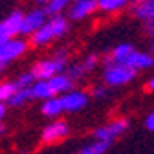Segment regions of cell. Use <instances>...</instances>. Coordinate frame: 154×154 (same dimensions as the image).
Instances as JSON below:
<instances>
[{"label": "cell", "mask_w": 154, "mask_h": 154, "mask_svg": "<svg viewBox=\"0 0 154 154\" xmlns=\"http://www.w3.org/2000/svg\"><path fill=\"white\" fill-rule=\"evenodd\" d=\"M31 99V94H29V88H17L13 92V95L8 99V105L9 106H22L24 103H28Z\"/></svg>", "instance_id": "obj_18"}, {"label": "cell", "mask_w": 154, "mask_h": 154, "mask_svg": "<svg viewBox=\"0 0 154 154\" xmlns=\"http://www.w3.org/2000/svg\"><path fill=\"white\" fill-rule=\"evenodd\" d=\"M130 0H97V9L105 13H116L128 6Z\"/></svg>", "instance_id": "obj_17"}, {"label": "cell", "mask_w": 154, "mask_h": 154, "mask_svg": "<svg viewBox=\"0 0 154 154\" xmlns=\"http://www.w3.org/2000/svg\"><path fill=\"white\" fill-rule=\"evenodd\" d=\"M70 2H79V0H70Z\"/></svg>", "instance_id": "obj_34"}, {"label": "cell", "mask_w": 154, "mask_h": 154, "mask_svg": "<svg viewBox=\"0 0 154 154\" xmlns=\"http://www.w3.org/2000/svg\"><path fill=\"white\" fill-rule=\"evenodd\" d=\"M35 81H37V79H35V75H33L31 70H29V72H26V73H20V75H18V79H17L15 83H17L18 88H29Z\"/></svg>", "instance_id": "obj_24"}, {"label": "cell", "mask_w": 154, "mask_h": 154, "mask_svg": "<svg viewBox=\"0 0 154 154\" xmlns=\"http://www.w3.org/2000/svg\"><path fill=\"white\" fill-rule=\"evenodd\" d=\"M147 24V31L150 33V31H154V8H152V13H150V18L145 22Z\"/></svg>", "instance_id": "obj_28"}, {"label": "cell", "mask_w": 154, "mask_h": 154, "mask_svg": "<svg viewBox=\"0 0 154 154\" xmlns=\"http://www.w3.org/2000/svg\"><path fill=\"white\" fill-rule=\"evenodd\" d=\"M66 31H68V18L64 15L50 17V18H46V22L29 37L31 46H35V48L48 46L50 42H53L57 38H61L63 35H66Z\"/></svg>", "instance_id": "obj_1"}, {"label": "cell", "mask_w": 154, "mask_h": 154, "mask_svg": "<svg viewBox=\"0 0 154 154\" xmlns=\"http://www.w3.org/2000/svg\"><path fill=\"white\" fill-rule=\"evenodd\" d=\"M46 11L44 8H35L28 13H24V18H22V26H20V35H33L38 28H41L44 22H46Z\"/></svg>", "instance_id": "obj_7"}, {"label": "cell", "mask_w": 154, "mask_h": 154, "mask_svg": "<svg viewBox=\"0 0 154 154\" xmlns=\"http://www.w3.org/2000/svg\"><path fill=\"white\" fill-rule=\"evenodd\" d=\"M22 18H24V13L22 11H18V9H15V11H11L4 20H2V24H4V28L8 29V33L11 35V37H17V35H20V26H22Z\"/></svg>", "instance_id": "obj_12"}, {"label": "cell", "mask_w": 154, "mask_h": 154, "mask_svg": "<svg viewBox=\"0 0 154 154\" xmlns=\"http://www.w3.org/2000/svg\"><path fill=\"white\" fill-rule=\"evenodd\" d=\"M48 85H50V90L53 95H63L66 92H70L73 88V81L70 79V77L63 72V73H57L53 77H50V79H46Z\"/></svg>", "instance_id": "obj_11"}, {"label": "cell", "mask_w": 154, "mask_h": 154, "mask_svg": "<svg viewBox=\"0 0 154 154\" xmlns=\"http://www.w3.org/2000/svg\"><path fill=\"white\" fill-rule=\"evenodd\" d=\"M64 73L70 77V79L75 83V81H79V79H83V77H86L88 73L85 72V68L81 66V63H75V64H70V66H66V70H64Z\"/></svg>", "instance_id": "obj_21"}, {"label": "cell", "mask_w": 154, "mask_h": 154, "mask_svg": "<svg viewBox=\"0 0 154 154\" xmlns=\"http://www.w3.org/2000/svg\"><path fill=\"white\" fill-rule=\"evenodd\" d=\"M26 50H28V42L24 38H18V37L8 38L6 42L0 44V66H6V64L13 63L20 55H24Z\"/></svg>", "instance_id": "obj_5"}, {"label": "cell", "mask_w": 154, "mask_h": 154, "mask_svg": "<svg viewBox=\"0 0 154 154\" xmlns=\"http://www.w3.org/2000/svg\"><path fill=\"white\" fill-rule=\"evenodd\" d=\"M145 127H147L150 132H154V110L147 116V118H145Z\"/></svg>", "instance_id": "obj_26"}, {"label": "cell", "mask_w": 154, "mask_h": 154, "mask_svg": "<svg viewBox=\"0 0 154 154\" xmlns=\"http://www.w3.org/2000/svg\"><path fill=\"white\" fill-rule=\"evenodd\" d=\"M152 8H154V0H134L132 4V15L140 18V20L147 22L150 18V13H152Z\"/></svg>", "instance_id": "obj_14"}, {"label": "cell", "mask_w": 154, "mask_h": 154, "mask_svg": "<svg viewBox=\"0 0 154 154\" xmlns=\"http://www.w3.org/2000/svg\"><path fill=\"white\" fill-rule=\"evenodd\" d=\"M97 64H99V57H97V53H90V55H86L85 59L81 61V66L85 68L86 73H92L95 68H97Z\"/></svg>", "instance_id": "obj_23"}, {"label": "cell", "mask_w": 154, "mask_h": 154, "mask_svg": "<svg viewBox=\"0 0 154 154\" xmlns=\"http://www.w3.org/2000/svg\"><path fill=\"white\" fill-rule=\"evenodd\" d=\"M97 11V0H79L68 8V20H85Z\"/></svg>", "instance_id": "obj_8"}, {"label": "cell", "mask_w": 154, "mask_h": 154, "mask_svg": "<svg viewBox=\"0 0 154 154\" xmlns=\"http://www.w3.org/2000/svg\"><path fill=\"white\" fill-rule=\"evenodd\" d=\"M125 64L128 68H132L136 73L138 72H143V70H150V68H154V55L152 53H147V51L134 50L128 55V59L125 61Z\"/></svg>", "instance_id": "obj_10"}, {"label": "cell", "mask_w": 154, "mask_h": 154, "mask_svg": "<svg viewBox=\"0 0 154 154\" xmlns=\"http://www.w3.org/2000/svg\"><path fill=\"white\" fill-rule=\"evenodd\" d=\"M2 72H4V66H0V73H2Z\"/></svg>", "instance_id": "obj_33"}, {"label": "cell", "mask_w": 154, "mask_h": 154, "mask_svg": "<svg viewBox=\"0 0 154 154\" xmlns=\"http://www.w3.org/2000/svg\"><path fill=\"white\" fill-rule=\"evenodd\" d=\"M29 94H31V99H41V101L53 97L48 81H35V83L29 86Z\"/></svg>", "instance_id": "obj_15"}, {"label": "cell", "mask_w": 154, "mask_h": 154, "mask_svg": "<svg viewBox=\"0 0 154 154\" xmlns=\"http://www.w3.org/2000/svg\"><path fill=\"white\" fill-rule=\"evenodd\" d=\"M147 90H149V92H154V75L147 81Z\"/></svg>", "instance_id": "obj_30"}, {"label": "cell", "mask_w": 154, "mask_h": 154, "mask_svg": "<svg viewBox=\"0 0 154 154\" xmlns=\"http://www.w3.org/2000/svg\"><path fill=\"white\" fill-rule=\"evenodd\" d=\"M68 4H70V0H50L44 6V11H46V15L55 17V15H61L68 8Z\"/></svg>", "instance_id": "obj_20"}, {"label": "cell", "mask_w": 154, "mask_h": 154, "mask_svg": "<svg viewBox=\"0 0 154 154\" xmlns=\"http://www.w3.org/2000/svg\"><path fill=\"white\" fill-rule=\"evenodd\" d=\"M130 127V121L125 119V118H119V119H114L106 125H101L94 130V138L97 141H108L112 143L114 140H118L119 136H123V134L128 130Z\"/></svg>", "instance_id": "obj_4"}, {"label": "cell", "mask_w": 154, "mask_h": 154, "mask_svg": "<svg viewBox=\"0 0 154 154\" xmlns=\"http://www.w3.org/2000/svg\"><path fill=\"white\" fill-rule=\"evenodd\" d=\"M35 2H37L38 6H46V4L50 2V0H35Z\"/></svg>", "instance_id": "obj_32"}, {"label": "cell", "mask_w": 154, "mask_h": 154, "mask_svg": "<svg viewBox=\"0 0 154 154\" xmlns=\"http://www.w3.org/2000/svg\"><path fill=\"white\" fill-rule=\"evenodd\" d=\"M150 53L154 55V31H150Z\"/></svg>", "instance_id": "obj_31"}, {"label": "cell", "mask_w": 154, "mask_h": 154, "mask_svg": "<svg viewBox=\"0 0 154 154\" xmlns=\"http://www.w3.org/2000/svg\"><path fill=\"white\" fill-rule=\"evenodd\" d=\"M110 145H112V143H108V141H97V140H95L94 143L83 147L77 154H105Z\"/></svg>", "instance_id": "obj_19"}, {"label": "cell", "mask_w": 154, "mask_h": 154, "mask_svg": "<svg viewBox=\"0 0 154 154\" xmlns=\"http://www.w3.org/2000/svg\"><path fill=\"white\" fill-rule=\"evenodd\" d=\"M68 66V51L66 50H59L55 51L53 57L50 59H44V61H38L33 68H31V73L35 75L37 81H46L50 77L57 75V73H63Z\"/></svg>", "instance_id": "obj_3"}, {"label": "cell", "mask_w": 154, "mask_h": 154, "mask_svg": "<svg viewBox=\"0 0 154 154\" xmlns=\"http://www.w3.org/2000/svg\"><path fill=\"white\" fill-rule=\"evenodd\" d=\"M61 101H63V108L64 112H79L83 108L88 106L90 103V95L83 90H70L66 94L61 95Z\"/></svg>", "instance_id": "obj_6"}, {"label": "cell", "mask_w": 154, "mask_h": 154, "mask_svg": "<svg viewBox=\"0 0 154 154\" xmlns=\"http://www.w3.org/2000/svg\"><path fill=\"white\" fill-rule=\"evenodd\" d=\"M41 112L46 116V118H59V116L64 112L61 95H53L50 99H44V103L41 106Z\"/></svg>", "instance_id": "obj_13"}, {"label": "cell", "mask_w": 154, "mask_h": 154, "mask_svg": "<svg viewBox=\"0 0 154 154\" xmlns=\"http://www.w3.org/2000/svg\"><path fill=\"white\" fill-rule=\"evenodd\" d=\"M70 134V127L66 121H61V119H55L51 121L50 125L44 127L42 134H41V138L44 143H55V141H59L63 138H66Z\"/></svg>", "instance_id": "obj_9"}, {"label": "cell", "mask_w": 154, "mask_h": 154, "mask_svg": "<svg viewBox=\"0 0 154 154\" xmlns=\"http://www.w3.org/2000/svg\"><path fill=\"white\" fill-rule=\"evenodd\" d=\"M132 51H134V46L130 42H121V44H118L112 50V53L108 55V59L114 61V63H125Z\"/></svg>", "instance_id": "obj_16"}, {"label": "cell", "mask_w": 154, "mask_h": 154, "mask_svg": "<svg viewBox=\"0 0 154 154\" xmlns=\"http://www.w3.org/2000/svg\"><path fill=\"white\" fill-rule=\"evenodd\" d=\"M4 116H6V105L0 103V130H2V119H4Z\"/></svg>", "instance_id": "obj_29"}, {"label": "cell", "mask_w": 154, "mask_h": 154, "mask_svg": "<svg viewBox=\"0 0 154 154\" xmlns=\"http://www.w3.org/2000/svg\"><path fill=\"white\" fill-rule=\"evenodd\" d=\"M8 38H11V35L8 33V29L4 28V24L0 22V44H2V42H6Z\"/></svg>", "instance_id": "obj_27"}, {"label": "cell", "mask_w": 154, "mask_h": 154, "mask_svg": "<svg viewBox=\"0 0 154 154\" xmlns=\"http://www.w3.org/2000/svg\"><path fill=\"white\" fill-rule=\"evenodd\" d=\"M17 88L18 86L15 81H2L0 83V103H8V99L13 95V92Z\"/></svg>", "instance_id": "obj_22"}, {"label": "cell", "mask_w": 154, "mask_h": 154, "mask_svg": "<svg viewBox=\"0 0 154 154\" xmlns=\"http://www.w3.org/2000/svg\"><path fill=\"white\" fill-rule=\"evenodd\" d=\"M136 79V72L132 68H128L125 63H114L108 57L105 59V66H103V81L108 88H116V86H123L128 85Z\"/></svg>", "instance_id": "obj_2"}, {"label": "cell", "mask_w": 154, "mask_h": 154, "mask_svg": "<svg viewBox=\"0 0 154 154\" xmlns=\"http://www.w3.org/2000/svg\"><path fill=\"white\" fill-rule=\"evenodd\" d=\"M92 95L95 99H105L106 95H108V86H95L92 90Z\"/></svg>", "instance_id": "obj_25"}]
</instances>
